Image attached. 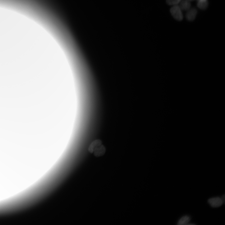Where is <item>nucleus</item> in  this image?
I'll return each mask as SVG.
<instances>
[{
    "mask_svg": "<svg viewBox=\"0 0 225 225\" xmlns=\"http://www.w3.org/2000/svg\"><path fill=\"white\" fill-rule=\"evenodd\" d=\"M198 1H207V0H198Z\"/></svg>",
    "mask_w": 225,
    "mask_h": 225,
    "instance_id": "1a4fd4ad",
    "label": "nucleus"
},
{
    "mask_svg": "<svg viewBox=\"0 0 225 225\" xmlns=\"http://www.w3.org/2000/svg\"><path fill=\"white\" fill-rule=\"evenodd\" d=\"M197 13V11L196 9L192 8L190 9L186 14V18L188 20L192 21L195 19Z\"/></svg>",
    "mask_w": 225,
    "mask_h": 225,
    "instance_id": "20e7f679",
    "label": "nucleus"
},
{
    "mask_svg": "<svg viewBox=\"0 0 225 225\" xmlns=\"http://www.w3.org/2000/svg\"><path fill=\"white\" fill-rule=\"evenodd\" d=\"M208 2L207 1H198L197 4L198 7L202 10L206 9L208 7Z\"/></svg>",
    "mask_w": 225,
    "mask_h": 225,
    "instance_id": "0eeeda50",
    "label": "nucleus"
},
{
    "mask_svg": "<svg viewBox=\"0 0 225 225\" xmlns=\"http://www.w3.org/2000/svg\"><path fill=\"white\" fill-rule=\"evenodd\" d=\"M208 202L211 207L217 208L222 205L223 203V201L222 198L217 197L209 199L208 200Z\"/></svg>",
    "mask_w": 225,
    "mask_h": 225,
    "instance_id": "7ed1b4c3",
    "label": "nucleus"
},
{
    "mask_svg": "<svg viewBox=\"0 0 225 225\" xmlns=\"http://www.w3.org/2000/svg\"><path fill=\"white\" fill-rule=\"evenodd\" d=\"M170 12L173 17L176 20L181 21L183 19V15L179 6L176 5L172 7Z\"/></svg>",
    "mask_w": 225,
    "mask_h": 225,
    "instance_id": "f03ea898",
    "label": "nucleus"
},
{
    "mask_svg": "<svg viewBox=\"0 0 225 225\" xmlns=\"http://www.w3.org/2000/svg\"><path fill=\"white\" fill-rule=\"evenodd\" d=\"M181 1V0H166V3L169 5H176Z\"/></svg>",
    "mask_w": 225,
    "mask_h": 225,
    "instance_id": "6e6552de",
    "label": "nucleus"
},
{
    "mask_svg": "<svg viewBox=\"0 0 225 225\" xmlns=\"http://www.w3.org/2000/svg\"><path fill=\"white\" fill-rule=\"evenodd\" d=\"M188 1H195V0H188Z\"/></svg>",
    "mask_w": 225,
    "mask_h": 225,
    "instance_id": "9d476101",
    "label": "nucleus"
},
{
    "mask_svg": "<svg viewBox=\"0 0 225 225\" xmlns=\"http://www.w3.org/2000/svg\"><path fill=\"white\" fill-rule=\"evenodd\" d=\"M180 7L181 10L186 11L189 10L191 7V4L188 0H181Z\"/></svg>",
    "mask_w": 225,
    "mask_h": 225,
    "instance_id": "39448f33",
    "label": "nucleus"
},
{
    "mask_svg": "<svg viewBox=\"0 0 225 225\" xmlns=\"http://www.w3.org/2000/svg\"><path fill=\"white\" fill-rule=\"evenodd\" d=\"M190 220V218L189 216L187 215L184 216L179 220L178 224L179 225H187Z\"/></svg>",
    "mask_w": 225,
    "mask_h": 225,
    "instance_id": "423d86ee",
    "label": "nucleus"
},
{
    "mask_svg": "<svg viewBox=\"0 0 225 225\" xmlns=\"http://www.w3.org/2000/svg\"><path fill=\"white\" fill-rule=\"evenodd\" d=\"M88 151L94 154L96 157H99L103 156L105 153L106 149L102 144V141L100 139L95 140L91 144L88 148Z\"/></svg>",
    "mask_w": 225,
    "mask_h": 225,
    "instance_id": "f257e3e1",
    "label": "nucleus"
}]
</instances>
